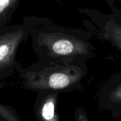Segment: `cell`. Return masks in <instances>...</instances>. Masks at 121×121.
<instances>
[{
    "mask_svg": "<svg viewBox=\"0 0 121 121\" xmlns=\"http://www.w3.org/2000/svg\"><path fill=\"white\" fill-rule=\"evenodd\" d=\"M74 121H90L88 113L84 108L79 107L75 110Z\"/></svg>",
    "mask_w": 121,
    "mask_h": 121,
    "instance_id": "cell-9",
    "label": "cell"
},
{
    "mask_svg": "<svg viewBox=\"0 0 121 121\" xmlns=\"http://www.w3.org/2000/svg\"><path fill=\"white\" fill-rule=\"evenodd\" d=\"M19 0H0V23L5 21Z\"/></svg>",
    "mask_w": 121,
    "mask_h": 121,
    "instance_id": "cell-7",
    "label": "cell"
},
{
    "mask_svg": "<svg viewBox=\"0 0 121 121\" xmlns=\"http://www.w3.org/2000/svg\"><path fill=\"white\" fill-rule=\"evenodd\" d=\"M94 33L82 28L63 26L48 18H40L35 44L43 61L50 62H87L96 56L91 43Z\"/></svg>",
    "mask_w": 121,
    "mask_h": 121,
    "instance_id": "cell-1",
    "label": "cell"
},
{
    "mask_svg": "<svg viewBox=\"0 0 121 121\" xmlns=\"http://www.w3.org/2000/svg\"><path fill=\"white\" fill-rule=\"evenodd\" d=\"M117 1L119 2V4H121V0H117Z\"/></svg>",
    "mask_w": 121,
    "mask_h": 121,
    "instance_id": "cell-10",
    "label": "cell"
},
{
    "mask_svg": "<svg viewBox=\"0 0 121 121\" xmlns=\"http://www.w3.org/2000/svg\"><path fill=\"white\" fill-rule=\"evenodd\" d=\"M0 118L4 121H21L16 113L10 108L0 104Z\"/></svg>",
    "mask_w": 121,
    "mask_h": 121,
    "instance_id": "cell-8",
    "label": "cell"
},
{
    "mask_svg": "<svg viewBox=\"0 0 121 121\" xmlns=\"http://www.w3.org/2000/svg\"><path fill=\"white\" fill-rule=\"evenodd\" d=\"M111 12L103 13L92 8H78L79 13L90 20L84 21L87 30L91 31L94 37L107 41L121 52V9L114 0H104Z\"/></svg>",
    "mask_w": 121,
    "mask_h": 121,
    "instance_id": "cell-3",
    "label": "cell"
},
{
    "mask_svg": "<svg viewBox=\"0 0 121 121\" xmlns=\"http://www.w3.org/2000/svg\"><path fill=\"white\" fill-rule=\"evenodd\" d=\"M100 109L110 113L113 118H121V72L112 75L96 93Z\"/></svg>",
    "mask_w": 121,
    "mask_h": 121,
    "instance_id": "cell-4",
    "label": "cell"
},
{
    "mask_svg": "<svg viewBox=\"0 0 121 121\" xmlns=\"http://www.w3.org/2000/svg\"><path fill=\"white\" fill-rule=\"evenodd\" d=\"M87 73L86 62L43 61L38 67L23 74V81L25 86L32 90L67 93L81 89Z\"/></svg>",
    "mask_w": 121,
    "mask_h": 121,
    "instance_id": "cell-2",
    "label": "cell"
},
{
    "mask_svg": "<svg viewBox=\"0 0 121 121\" xmlns=\"http://www.w3.org/2000/svg\"><path fill=\"white\" fill-rule=\"evenodd\" d=\"M38 107L39 121H61L56 112L58 93L43 91Z\"/></svg>",
    "mask_w": 121,
    "mask_h": 121,
    "instance_id": "cell-6",
    "label": "cell"
},
{
    "mask_svg": "<svg viewBox=\"0 0 121 121\" xmlns=\"http://www.w3.org/2000/svg\"><path fill=\"white\" fill-rule=\"evenodd\" d=\"M23 35L24 32L21 29L0 35V70L13 65L17 48Z\"/></svg>",
    "mask_w": 121,
    "mask_h": 121,
    "instance_id": "cell-5",
    "label": "cell"
}]
</instances>
